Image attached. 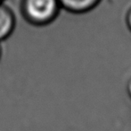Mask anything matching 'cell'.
Returning a JSON list of instances; mask_svg holds the SVG:
<instances>
[{
	"label": "cell",
	"instance_id": "obj_1",
	"mask_svg": "<svg viewBox=\"0 0 131 131\" xmlns=\"http://www.w3.org/2000/svg\"><path fill=\"white\" fill-rule=\"evenodd\" d=\"M59 0H21L24 19L35 26H46L56 19L61 10Z\"/></svg>",
	"mask_w": 131,
	"mask_h": 131
},
{
	"label": "cell",
	"instance_id": "obj_7",
	"mask_svg": "<svg viewBox=\"0 0 131 131\" xmlns=\"http://www.w3.org/2000/svg\"><path fill=\"white\" fill-rule=\"evenodd\" d=\"M3 1L4 0H0V3H3Z\"/></svg>",
	"mask_w": 131,
	"mask_h": 131
},
{
	"label": "cell",
	"instance_id": "obj_2",
	"mask_svg": "<svg viewBox=\"0 0 131 131\" xmlns=\"http://www.w3.org/2000/svg\"><path fill=\"white\" fill-rule=\"evenodd\" d=\"M15 16L9 7L0 3V41L6 40L14 31Z\"/></svg>",
	"mask_w": 131,
	"mask_h": 131
},
{
	"label": "cell",
	"instance_id": "obj_3",
	"mask_svg": "<svg viewBox=\"0 0 131 131\" xmlns=\"http://www.w3.org/2000/svg\"><path fill=\"white\" fill-rule=\"evenodd\" d=\"M102 0H59L61 7L72 14H85L93 10Z\"/></svg>",
	"mask_w": 131,
	"mask_h": 131
},
{
	"label": "cell",
	"instance_id": "obj_4",
	"mask_svg": "<svg viewBox=\"0 0 131 131\" xmlns=\"http://www.w3.org/2000/svg\"><path fill=\"white\" fill-rule=\"evenodd\" d=\"M126 23L128 28L129 29V31L131 32V7L129 8V10L128 11L126 15Z\"/></svg>",
	"mask_w": 131,
	"mask_h": 131
},
{
	"label": "cell",
	"instance_id": "obj_6",
	"mask_svg": "<svg viewBox=\"0 0 131 131\" xmlns=\"http://www.w3.org/2000/svg\"><path fill=\"white\" fill-rule=\"evenodd\" d=\"M1 56H2V49H1V46H0V58H1Z\"/></svg>",
	"mask_w": 131,
	"mask_h": 131
},
{
	"label": "cell",
	"instance_id": "obj_5",
	"mask_svg": "<svg viewBox=\"0 0 131 131\" xmlns=\"http://www.w3.org/2000/svg\"><path fill=\"white\" fill-rule=\"evenodd\" d=\"M126 90H127V93L129 96V98L131 99V75L130 77L128 79V82L126 84Z\"/></svg>",
	"mask_w": 131,
	"mask_h": 131
}]
</instances>
